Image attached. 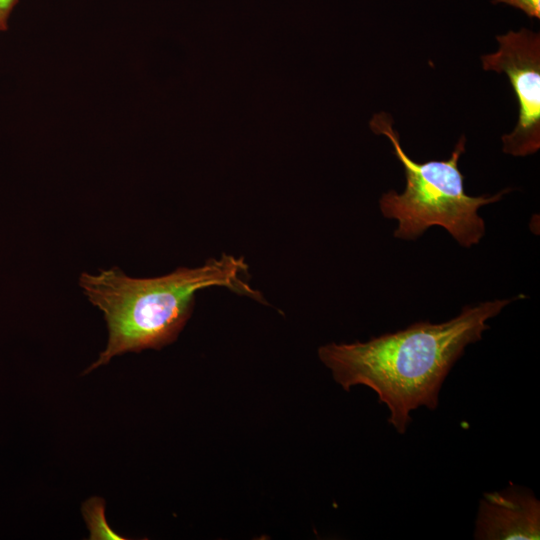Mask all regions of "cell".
Instances as JSON below:
<instances>
[{"instance_id": "cell-4", "label": "cell", "mask_w": 540, "mask_h": 540, "mask_svg": "<svg viewBox=\"0 0 540 540\" xmlns=\"http://www.w3.org/2000/svg\"><path fill=\"white\" fill-rule=\"evenodd\" d=\"M496 52L481 56L485 71L505 73L518 102V121L502 136V150L527 156L540 148V34L527 28L497 35Z\"/></svg>"}, {"instance_id": "cell-1", "label": "cell", "mask_w": 540, "mask_h": 540, "mask_svg": "<svg viewBox=\"0 0 540 540\" xmlns=\"http://www.w3.org/2000/svg\"><path fill=\"white\" fill-rule=\"evenodd\" d=\"M523 297L466 306L443 323L420 321L366 342L326 344L318 356L346 391L356 385L371 388L388 408L389 424L402 434L412 411L437 408L445 378L465 348L481 340L487 321Z\"/></svg>"}, {"instance_id": "cell-5", "label": "cell", "mask_w": 540, "mask_h": 540, "mask_svg": "<svg viewBox=\"0 0 540 540\" xmlns=\"http://www.w3.org/2000/svg\"><path fill=\"white\" fill-rule=\"evenodd\" d=\"M474 538L533 540L540 538V503L527 488L510 483L480 500Z\"/></svg>"}, {"instance_id": "cell-6", "label": "cell", "mask_w": 540, "mask_h": 540, "mask_svg": "<svg viewBox=\"0 0 540 540\" xmlns=\"http://www.w3.org/2000/svg\"><path fill=\"white\" fill-rule=\"evenodd\" d=\"M82 514L90 531L89 540H126L116 533L105 517V501L100 497H91L82 505Z\"/></svg>"}, {"instance_id": "cell-3", "label": "cell", "mask_w": 540, "mask_h": 540, "mask_svg": "<svg viewBox=\"0 0 540 540\" xmlns=\"http://www.w3.org/2000/svg\"><path fill=\"white\" fill-rule=\"evenodd\" d=\"M370 128L390 140L394 155L404 168V191L389 190L379 201L383 216L398 222L394 236L414 240L429 227L437 225L446 229L463 247L477 244L485 233L479 208L497 202L510 189L491 196H470L465 192L464 176L458 168L459 158L465 152V136L460 137L449 159L419 163L403 150L389 114H375Z\"/></svg>"}, {"instance_id": "cell-7", "label": "cell", "mask_w": 540, "mask_h": 540, "mask_svg": "<svg viewBox=\"0 0 540 540\" xmlns=\"http://www.w3.org/2000/svg\"><path fill=\"white\" fill-rule=\"evenodd\" d=\"M492 4H504L520 10L529 18L540 19V0H491Z\"/></svg>"}, {"instance_id": "cell-2", "label": "cell", "mask_w": 540, "mask_h": 540, "mask_svg": "<svg viewBox=\"0 0 540 540\" xmlns=\"http://www.w3.org/2000/svg\"><path fill=\"white\" fill-rule=\"evenodd\" d=\"M243 258L222 255L197 268H178L155 278H131L119 268L82 273L79 285L88 300L103 313L108 343L98 360L84 372L108 363L112 357L144 349L159 350L174 342L189 319L197 291L226 287L258 301L262 295L243 279Z\"/></svg>"}, {"instance_id": "cell-8", "label": "cell", "mask_w": 540, "mask_h": 540, "mask_svg": "<svg viewBox=\"0 0 540 540\" xmlns=\"http://www.w3.org/2000/svg\"><path fill=\"white\" fill-rule=\"evenodd\" d=\"M18 0H0V31L8 26V20Z\"/></svg>"}]
</instances>
